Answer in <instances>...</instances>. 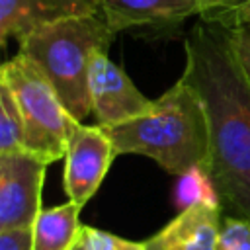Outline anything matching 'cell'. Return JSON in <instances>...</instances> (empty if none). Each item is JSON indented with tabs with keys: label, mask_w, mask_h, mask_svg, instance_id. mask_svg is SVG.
Masks as SVG:
<instances>
[{
	"label": "cell",
	"mask_w": 250,
	"mask_h": 250,
	"mask_svg": "<svg viewBox=\"0 0 250 250\" xmlns=\"http://www.w3.org/2000/svg\"><path fill=\"white\" fill-rule=\"evenodd\" d=\"M199 96L209 133L207 170L223 209L250 219V74L225 25L201 20L186 39L182 76Z\"/></svg>",
	"instance_id": "obj_1"
},
{
	"label": "cell",
	"mask_w": 250,
	"mask_h": 250,
	"mask_svg": "<svg viewBox=\"0 0 250 250\" xmlns=\"http://www.w3.org/2000/svg\"><path fill=\"white\" fill-rule=\"evenodd\" d=\"M107 131L117 156H146L174 176L207 162L209 133L205 111L197 92L184 78L158 100H152V107L146 113Z\"/></svg>",
	"instance_id": "obj_2"
},
{
	"label": "cell",
	"mask_w": 250,
	"mask_h": 250,
	"mask_svg": "<svg viewBox=\"0 0 250 250\" xmlns=\"http://www.w3.org/2000/svg\"><path fill=\"white\" fill-rule=\"evenodd\" d=\"M113 35L102 16H74L33 29L20 41V51L37 62L68 113L82 121L92 113L88 92L92 59L107 51Z\"/></svg>",
	"instance_id": "obj_3"
},
{
	"label": "cell",
	"mask_w": 250,
	"mask_h": 250,
	"mask_svg": "<svg viewBox=\"0 0 250 250\" xmlns=\"http://www.w3.org/2000/svg\"><path fill=\"white\" fill-rule=\"evenodd\" d=\"M0 82L6 84L23 117L25 152L53 164L66 156V145L74 119L45 72L33 59L18 51L12 59L2 62Z\"/></svg>",
	"instance_id": "obj_4"
},
{
	"label": "cell",
	"mask_w": 250,
	"mask_h": 250,
	"mask_svg": "<svg viewBox=\"0 0 250 250\" xmlns=\"http://www.w3.org/2000/svg\"><path fill=\"white\" fill-rule=\"evenodd\" d=\"M217 12L215 0H102L100 14L113 33L170 35L193 16L209 18Z\"/></svg>",
	"instance_id": "obj_5"
},
{
	"label": "cell",
	"mask_w": 250,
	"mask_h": 250,
	"mask_svg": "<svg viewBox=\"0 0 250 250\" xmlns=\"http://www.w3.org/2000/svg\"><path fill=\"white\" fill-rule=\"evenodd\" d=\"M115 156L117 152L105 127L76 121L68 135L62 174L68 201L84 207L100 189Z\"/></svg>",
	"instance_id": "obj_6"
},
{
	"label": "cell",
	"mask_w": 250,
	"mask_h": 250,
	"mask_svg": "<svg viewBox=\"0 0 250 250\" xmlns=\"http://www.w3.org/2000/svg\"><path fill=\"white\" fill-rule=\"evenodd\" d=\"M47 162L31 152L0 154V230L33 229L41 207Z\"/></svg>",
	"instance_id": "obj_7"
},
{
	"label": "cell",
	"mask_w": 250,
	"mask_h": 250,
	"mask_svg": "<svg viewBox=\"0 0 250 250\" xmlns=\"http://www.w3.org/2000/svg\"><path fill=\"white\" fill-rule=\"evenodd\" d=\"M88 92L92 113L98 125L105 129L131 121L152 107V100H148L133 84L129 74L107 57V51L96 53L92 59Z\"/></svg>",
	"instance_id": "obj_8"
},
{
	"label": "cell",
	"mask_w": 250,
	"mask_h": 250,
	"mask_svg": "<svg viewBox=\"0 0 250 250\" xmlns=\"http://www.w3.org/2000/svg\"><path fill=\"white\" fill-rule=\"evenodd\" d=\"M102 0H0V43H18L33 29L74 18L100 14Z\"/></svg>",
	"instance_id": "obj_9"
},
{
	"label": "cell",
	"mask_w": 250,
	"mask_h": 250,
	"mask_svg": "<svg viewBox=\"0 0 250 250\" xmlns=\"http://www.w3.org/2000/svg\"><path fill=\"white\" fill-rule=\"evenodd\" d=\"M223 209L193 205L145 240L146 250H217Z\"/></svg>",
	"instance_id": "obj_10"
},
{
	"label": "cell",
	"mask_w": 250,
	"mask_h": 250,
	"mask_svg": "<svg viewBox=\"0 0 250 250\" xmlns=\"http://www.w3.org/2000/svg\"><path fill=\"white\" fill-rule=\"evenodd\" d=\"M80 209L72 201L43 209L33 225L31 250H70L82 230Z\"/></svg>",
	"instance_id": "obj_11"
},
{
	"label": "cell",
	"mask_w": 250,
	"mask_h": 250,
	"mask_svg": "<svg viewBox=\"0 0 250 250\" xmlns=\"http://www.w3.org/2000/svg\"><path fill=\"white\" fill-rule=\"evenodd\" d=\"M174 205L180 211L193 205L223 209L219 189L205 164H195L178 176V182L174 188Z\"/></svg>",
	"instance_id": "obj_12"
},
{
	"label": "cell",
	"mask_w": 250,
	"mask_h": 250,
	"mask_svg": "<svg viewBox=\"0 0 250 250\" xmlns=\"http://www.w3.org/2000/svg\"><path fill=\"white\" fill-rule=\"evenodd\" d=\"M25 150V127L12 90L0 82V154Z\"/></svg>",
	"instance_id": "obj_13"
},
{
	"label": "cell",
	"mask_w": 250,
	"mask_h": 250,
	"mask_svg": "<svg viewBox=\"0 0 250 250\" xmlns=\"http://www.w3.org/2000/svg\"><path fill=\"white\" fill-rule=\"evenodd\" d=\"M211 21H217L229 29L234 51H236L242 66L250 74V4L242 6L238 10H232L229 14H223Z\"/></svg>",
	"instance_id": "obj_14"
},
{
	"label": "cell",
	"mask_w": 250,
	"mask_h": 250,
	"mask_svg": "<svg viewBox=\"0 0 250 250\" xmlns=\"http://www.w3.org/2000/svg\"><path fill=\"white\" fill-rule=\"evenodd\" d=\"M80 240L84 250H146L145 242L129 240L113 232H107L96 227H86V225H82Z\"/></svg>",
	"instance_id": "obj_15"
},
{
	"label": "cell",
	"mask_w": 250,
	"mask_h": 250,
	"mask_svg": "<svg viewBox=\"0 0 250 250\" xmlns=\"http://www.w3.org/2000/svg\"><path fill=\"white\" fill-rule=\"evenodd\" d=\"M217 250H250V219L244 217H225Z\"/></svg>",
	"instance_id": "obj_16"
},
{
	"label": "cell",
	"mask_w": 250,
	"mask_h": 250,
	"mask_svg": "<svg viewBox=\"0 0 250 250\" xmlns=\"http://www.w3.org/2000/svg\"><path fill=\"white\" fill-rule=\"evenodd\" d=\"M33 229L0 230V250H31Z\"/></svg>",
	"instance_id": "obj_17"
},
{
	"label": "cell",
	"mask_w": 250,
	"mask_h": 250,
	"mask_svg": "<svg viewBox=\"0 0 250 250\" xmlns=\"http://www.w3.org/2000/svg\"><path fill=\"white\" fill-rule=\"evenodd\" d=\"M215 2H217V12L213 16H209V18H203V20H215V18H219L223 14H229L232 10H238V8L250 4V0H215Z\"/></svg>",
	"instance_id": "obj_18"
},
{
	"label": "cell",
	"mask_w": 250,
	"mask_h": 250,
	"mask_svg": "<svg viewBox=\"0 0 250 250\" xmlns=\"http://www.w3.org/2000/svg\"><path fill=\"white\" fill-rule=\"evenodd\" d=\"M70 250H84V246H82V240H80V236H78V240L74 242V246H72Z\"/></svg>",
	"instance_id": "obj_19"
}]
</instances>
